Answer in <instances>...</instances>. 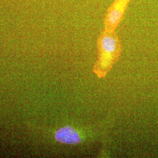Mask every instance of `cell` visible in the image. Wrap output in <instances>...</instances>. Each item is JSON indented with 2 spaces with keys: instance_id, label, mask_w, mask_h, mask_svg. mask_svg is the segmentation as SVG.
I'll return each instance as SVG.
<instances>
[{
  "instance_id": "6da1fadb",
  "label": "cell",
  "mask_w": 158,
  "mask_h": 158,
  "mask_svg": "<svg viewBox=\"0 0 158 158\" xmlns=\"http://www.w3.org/2000/svg\"><path fill=\"white\" fill-rule=\"evenodd\" d=\"M98 57L93 72L100 79L107 76L121 53L120 40L115 32L102 31L97 40Z\"/></svg>"
},
{
  "instance_id": "7a4b0ae2",
  "label": "cell",
  "mask_w": 158,
  "mask_h": 158,
  "mask_svg": "<svg viewBox=\"0 0 158 158\" xmlns=\"http://www.w3.org/2000/svg\"><path fill=\"white\" fill-rule=\"evenodd\" d=\"M131 0H115L110 6L104 21V30L115 32L124 17Z\"/></svg>"
},
{
  "instance_id": "3957f363",
  "label": "cell",
  "mask_w": 158,
  "mask_h": 158,
  "mask_svg": "<svg viewBox=\"0 0 158 158\" xmlns=\"http://www.w3.org/2000/svg\"><path fill=\"white\" fill-rule=\"evenodd\" d=\"M55 137L57 141L64 144L77 145L82 141V138L79 132L69 126L57 130Z\"/></svg>"
}]
</instances>
